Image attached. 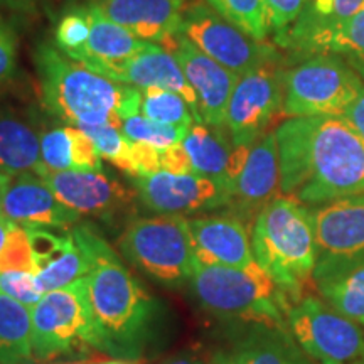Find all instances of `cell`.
<instances>
[{
  "label": "cell",
  "mask_w": 364,
  "mask_h": 364,
  "mask_svg": "<svg viewBox=\"0 0 364 364\" xmlns=\"http://www.w3.org/2000/svg\"><path fill=\"white\" fill-rule=\"evenodd\" d=\"M280 191L326 204L364 193V140L338 117H292L275 130Z\"/></svg>",
  "instance_id": "cell-1"
},
{
  "label": "cell",
  "mask_w": 364,
  "mask_h": 364,
  "mask_svg": "<svg viewBox=\"0 0 364 364\" xmlns=\"http://www.w3.org/2000/svg\"><path fill=\"white\" fill-rule=\"evenodd\" d=\"M71 233L88 263L85 280L97 349L120 359L139 358L157 334L159 302L93 228L75 225Z\"/></svg>",
  "instance_id": "cell-2"
},
{
  "label": "cell",
  "mask_w": 364,
  "mask_h": 364,
  "mask_svg": "<svg viewBox=\"0 0 364 364\" xmlns=\"http://www.w3.org/2000/svg\"><path fill=\"white\" fill-rule=\"evenodd\" d=\"M36 65L41 97L53 115L73 127H120L140 113V90L91 71L49 44L39 46Z\"/></svg>",
  "instance_id": "cell-3"
},
{
  "label": "cell",
  "mask_w": 364,
  "mask_h": 364,
  "mask_svg": "<svg viewBox=\"0 0 364 364\" xmlns=\"http://www.w3.org/2000/svg\"><path fill=\"white\" fill-rule=\"evenodd\" d=\"M255 262L285 295H297L317 265L312 213L292 196L273 198L253 225Z\"/></svg>",
  "instance_id": "cell-4"
},
{
  "label": "cell",
  "mask_w": 364,
  "mask_h": 364,
  "mask_svg": "<svg viewBox=\"0 0 364 364\" xmlns=\"http://www.w3.org/2000/svg\"><path fill=\"white\" fill-rule=\"evenodd\" d=\"M191 280L199 302L215 314L277 327L290 311L285 294L257 262L245 268L198 263Z\"/></svg>",
  "instance_id": "cell-5"
},
{
  "label": "cell",
  "mask_w": 364,
  "mask_h": 364,
  "mask_svg": "<svg viewBox=\"0 0 364 364\" xmlns=\"http://www.w3.org/2000/svg\"><path fill=\"white\" fill-rule=\"evenodd\" d=\"M118 247L127 260L166 284L193 279L199 263L189 223L179 215L134 220L120 236Z\"/></svg>",
  "instance_id": "cell-6"
},
{
  "label": "cell",
  "mask_w": 364,
  "mask_h": 364,
  "mask_svg": "<svg viewBox=\"0 0 364 364\" xmlns=\"http://www.w3.org/2000/svg\"><path fill=\"white\" fill-rule=\"evenodd\" d=\"M31 341L33 354L39 359L98 348L85 277L65 289L44 294L31 307Z\"/></svg>",
  "instance_id": "cell-7"
},
{
  "label": "cell",
  "mask_w": 364,
  "mask_h": 364,
  "mask_svg": "<svg viewBox=\"0 0 364 364\" xmlns=\"http://www.w3.org/2000/svg\"><path fill=\"white\" fill-rule=\"evenodd\" d=\"M364 81L339 54H312L285 73L284 117H338Z\"/></svg>",
  "instance_id": "cell-8"
},
{
  "label": "cell",
  "mask_w": 364,
  "mask_h": 364,
  "mask_svg": "<svg viewBox=\"0 0 364 364\" xmlns=\"http://www.w3.org/2000/svg\"><path fill=\"white\" fill-rule=\"evenodd\" d=\"M181 33L204 54L238 76L279 59L275 48L265 41L253 39L203 2L186 7Z\"/></svg>",
  "instance_id": "cell-9"
},
{
  "label": "cell",
  "mask_w": 364,
  "mask_h": 364,
  "mask_svg": "<svg viewBox=\"0 0 364 364\" xmlns=\"http://www.w3.org/2000/svg\"><path fill=\"white\" fill-rule=\"evenodd\" d=\"M285 70L280 59L241 75L228 103L225 127L235 145H253L284 108Z\"/></svg>",
  "instance_id": "cell-10"
},
{
  "label": "cell",
  "mask_w": 364,
  "mask_h": 364,
  "mask_svg": "<svg viewBox=\"0 0 364 364\" xmlns=\"http://www.w3.org/2000/svg\"><path fill=\"white\" fill-rule=\"evenodd\" d=\"M287 317L297 343L321 364H364V336L356 322L321 300H300Z\"/></svg>",
  "instance_id": "cell-11"
},
{
  "label": "cell",
  "mask_w": 364,
  "mask_h": 364,
  "mask_svg": "<svg viewBox=\"0 0 364 364\" xmlns=\"http://www.w3.org/2000/svg\"><path fill=\"white\" fill-rule=\"evenodd\" d=\"M162 48L174 54L186 80L194 90L198 97L199 120L208 125L225 127L228 103L240 76L204 54L182 33L167 39Z\"/></svg>",
  "instance_id": "cell-12"
},
{
  "label": "cell",
  "mask_w": 364,
  "mask_h": 364,
  "mask_svg": "<svg viewBox=\"0 0 364 364\" xmlns=\"http://www.w3.org/2000/svg\"><path fill=\"white\" fill-rule=\"evenodd\" d=\"M140 201L159 215H188L230 204V193L216 181L199 174L156 172L135 177Z\"/></svg>",
  "instance_id": "cell-13"
},
{
  "label": "cell",
  "mask_w": 364,
  "mask_h": 364,
  "mask_svg": "<svg viewBox=\"0 0 364 364\" xmlns=\"http://www.w3.org/2000/svg\"><path fill=\"white\" fill-rule=\"evenodd\" d=\"M54 194L80 216L112 218L130 208L135 194L103 171H41Z\"/></svg>",
  "instance_id": "cell-14"
},
{
  "label": "cell",
  "mask_w": 364,
  "mask_h": 364,
  "mask_svg": "<svg viewBox=\"0 0 364 364\" xmlns=\"http://www.w3.org/2000/svg\"><path fill=\"white\" fill-rule=\"evenodd\" d=\"M311 213L317 265H336L364 257V193L326 203Z\"/></svg>",
  "instance_id": "cell-15"
},
{
  "label": "cell",
  "mask_w": 364,
  "mask_h": 364,
  "mask_svg": "<svg viewBox=\"0 0 364 364\" xmlns=\"http://www.w3.org/2000/svg\"><path fill=\"white\" fill-rule=\"evenodd\" d=\"M2 218L26 230H71L80 215L65 206L36 172L9 176L2 198Z\"/></svg>",
  "instance_id": "cell-16"
},
{
  "label": "cell",
  "mask_w": 364,
  "mask_h": 364,
  "mask_svg": "<svg viewBox=\"0 0 364 364\" xmlns=\"http://www.w3.org/2000/svg\"><path fill=\"white\" fill-rule=\"evenodd\" d=\"M280 193L279 145L275 132H268L250 150L248 161L231 191L230 204L236 218L252 221Z\"/></svg>",
  "instance_id": "cell-17"
},
{
  "label": "cell",
  "mask_w": 364,
  "mask_h": 364,
  "mask_svg": "<svg viewBox=\"0 0 364 364\" xmlns=\"http://www.w3.org/2000/svg\"><path fill=\"white\" fill-rule=\"evenodd\" d=\"M98 75L107 76L118 83L135 86V88H164L181 95L193 110L194 120H199L198 97L186 80L184 71L174 54L164 49L162 46L149 43L142 51L117 65L107 66L98 71Z\"/></svg>",
  "instance_id": "cell-18"
},
{
  "label": "cell",
  "mask_w": 364,
  "mask_h": 364,
  "mask_svg": "<svg viewBox=\"0 0 364 364\" xmlns=\"http://www.w3.org/2000/svg\"><path fill=\"white\" fill-rule=\"evenodd\" d=\"M33 250L34 277L41 294L65 289L83 279L88 263L70 230H27Z\"/></svg>",
  "instance_id": "cell-19"
},
{
  "label": "cell",
  "mask_w": 364,
  "mask_h": 364,
  "mask_svg": "<svg viewBox=\"0 0 364 364\" xmlns=\"http://www.w3.org/2000/svg\"><path fill=\"white\" fill-rule=\"evenodd\" d=\"M189 0H91L90 7L139 39L162 46L181 33Z\"/></svg>",
  "instance_id": "cell-20"
},
{
  "label": "cell",
  "mask_w": 364,
  "mask_h": 364,
  "mask_svg": "<svg viewBox=\"0 0 364 364\" xmlns=\"http://www.w3.org/2000/svg\"><path fill=\"white\" fill-rule=\"evenodd\" d=\"M199 263L245 268L255 262L245 223L236 216H201L188 220Z\"/></svg>",
  "instance_id": "cell-21"
},
{
  "label": "cell",
  "mask_w": 364,
  "mask_h": 364,
  "mask_svg": "<svg viewBox=\"0 0 364 364\" xmlns=\"http://www.w3.org/2000/svg\"><path fill=\"white\" fill-rule=\"evenodd\" d=\"M86 9L91 22L90 39L80 53L73 54L71 59L90 68L91 71L98 73L103 68L125 61L149 44L147 41L139 39L125 27L107 19L90 6H86Z\"/></svg>",
  "instance_id": "cell-22"
},
{
  "label": "cell",
  "mask_w": 364,
  "mask_h": 364,
  "mask_svg": "<svg viewBox=\"0 0 364 364\" xmlns=\"http://www.w3.org/2000/svg\"><path fill=\"white\" fill-rule=\"evenodd\" d=\"M314 277L334 311L364 326V257L336 265H317Z\"/></svg>",
  "instance_id": "cell-23"
},
{
  "label": "cell",
  "mask_w": 364,
  "mask_h": 364,
  "mask_svg": "<svg viewBox=\"0 0 364 364\" xmlns=\"http://www.w3.org/2000/svg\"><path fill=\"white\" fill-rule=\"evenodd\" d=\"M193 164L194 174L209 177L221 184L228 193V166L235 144L226 127L194 122L181 142Z\"/></svg>",
  "instance_id": "cell-24"
},
{
  "label": "cell",
  "mask_w": 364,
  "mask_h": 364,
  "mask_svg": "<svg viewBox=\"0 0 364 364\" xmlns=\"http://www.w3.org/2000/svg\"><path fill=\"white\" fill-rule=\"evenodd\" d=\"M41 171H103L97 145L73 125L41 135Z\"/></svg>",
  "instance_id": "cell-25"
},
{
  "label": "cell",
  "mask_w": 364,
  "mask_h": 364,
  "mask_svg": "<svg viewBox=\"0 0 364 364\" xmlns=\"http://www.w3.org/2000/svg\"><path fill=\"white\" fill-rule=\"evenodd\" d=\"M41 167V136L26 118L11 108L0 107V172L21 174Z\"/></svg>",
  "instance_id": "cell-26"
},
{
  "label": "cell",
  "mask_w": 364,
  "mask_h": 364,
  "mask_svg": "<svg viewBox=\"0 0 364 364\" xmlns=\"http://www.w3.org/2000/svg\"><path fill=\"white\" fill-rule=\"evenodd\" d=\"M287 49L311 54H339L364 58V4L354 16L339 24H332L304 36Z\"/></svg>",
  "instance_id": "cell-27"
},
{
  "label": "cell",
  "mask_w": 364,
  "mask_h": 364,
  "mask_svg": "<svg viewBox=\"0 0 364 364\" xmlns=\"http://www.w3.org/2000/svg\"><path fill=\"white\" fill-rule=\"evenodd\" d=\"M33 356L31 309L0 292V364H21Z\"/></svg>",
  "instance_id": "cell-28"
},
{
  "label": "cell",
  "mask_w": 364,
  "mask_h": 364,
  "mask_svg": "<svg viewBox=\"0 0 364 364\" xmlns=\"http://www.w3.org/2000/svg\"><path fill=\"white\" fill-rule=\"evenodd\" d=\"M364 0H309L307 7L300 14L289 31L277 38V43L289 48L294 41L322 29V27L339 24L354 16L363 7Z\"/></svg>",
  "instance_id": "cell-29"
},
{
  "label": "cell",
  "mask_w": 364,
  "mask_h": 364,
  "mask_svg": "<svg viewBox=\"0 0 364 364\" xmlns=\"http://www.w3.org/2000/svg\"><path fill=\"white\" fill-rule=\"evenodd\" d=\"M140 113L157 124L186 130H189L196 122L193 110L181 95L154 86L140 90Z\"/></svg>",
  "instance_id": "cell-30"
},
{
  "label": "cell",
  "mask_w": 364,
  "mask_h": 364,
  "mask_svg": "<svg viewBox=\"0 0 364 364\" xmlns=\"http://www.w3.org/2000/svg\"><path fill=\"white\" fill-rule=\"evenodd\" d=\"M220 16L257 41H265L272 27L263 0H206Z\"/></svg>",
  "instance_id": "cell-31"
},
{
  "label": "cell",
  "mask_w": 364,
  "mask_h": 364,
  "mask_svg": "<svg viewBox=\"0 0 364 364\" xmlns=\"http://www.w3.org/2000/svg\"><path fill=\"white\" fill-rule=\"evenodd\" d=\"M81 130L97 145L100 157L113 164L117 169L125 172L127 176L136 177L134 156H132L134 142L124 134L120 127H81Z\"/></svg>",
  "instance_id": "cell-32"
},
{
  "label": "cell",
  "mask_w": 364,
  "mask_h": 364,
  "mask_svg": "<svg viewBox=\"0 0 364 364\" xmlns=\"http://www.w3.org/2000/svg\"><path fill=\"white\" fill-rule=\"evenodd\" d=\"M292 349L280 339L260 336L241 344L235 353L221 354L218 364H292Z\"/></svg>",
  "instance_id": "cell-33"
},
{
  "label": "cell",
  "mask_w": 364,
  "mask_h": 364,
  "mask_svg": "<svg viewBox=\"0 0 364 364\" xmlns=\"http://www.w3.org/2000/svg\"><path fill=\"white\" fill-rule=\"evenodd\" d=\"M122 130L132 142L147 145V147L157 150H166L172 145L181 144L186 132H188L186 129H179V127L157 124V122L144 117L142 113L127 117L122 122Z\"/></svg>",
  "instance_id": "cell-34"
},
{
  "label": "cell",
  "mask_w": 364,
  "mask_h": 364,
  "mask_svg": "<svg viewBox=\"0 0 364 364\" xmlns=\"http://www.w3.org/2000/svg\"><path fill=\"white\" fill-rule=\"evenodd\" d=\"M91 22L90 12L86 7H76L66 12L58 22L56 27V44L61 53L68 58L80 53L90 39Z\"/></svg>",
  "instance_id": "cell-35"
},
{
  "label": "cell",
  "mask_w": 364,
  "mask_h": 364,
  "mask_svg": "<svg viewBox=\"0 0 364 364\" xmlns=\"http://www.w3.org/2000/svg\"><path fill=\"white\" fill-rule=\"evenodd\" d=\"M2 272H33V250L26 228L14 225L11 235L0 252V273Z\"/></svg>",
  "instance_id": "cell-36"
},
{
  "label": "cell",
  "mask_w": 364,
  "mask_h": 364,
  "mask_svg": "<svg viewBox=\"0 0 364 364\" xmlns=\"http://www.w3.org/2000/svg\"><path fill=\"white\" fill-rule=\"evenodd\" d=\"M0 292L29 309L34 307L43 297L33 272H2L0 273Z\"/></svg>",
  "instance_id": "cell-37"
},
{
  "label": "cell",
  "mask_w": 364,
  "mask_h": 364,
  "mask_svg": "<svg viewBox=\"0 0 364 364\" xmlns=\"http://www.w3.org/2000/svg\"><path fill=\"white\" fill-rule=\"evenodd\" d=\"M263 2H265L272 31H275L279 38L299 19L300 14L307 7L309 0H263Z\"/></svg>",
  "instance_id": "cell-38"
},
{
  "label": "cell",
  "mask_w": 364,
  "mask_h": 364,
  "mask_svg": "<svg viewBox=\"0 0 364 364\" xmlns=\"http://www.w3.org/2000/svg\"><path fill=\"white\" fill-rule=\"evenodd\" d=\"M16 38L6 24L0 22V85L7 83L16 73Z\"/></svg>",
  "instance_id": "cell-39"
},
{
  "label": "cell",
  "mask_w": 364,
  "mask_h": 364,
  "mask_svg": "<svg viewBox=\"0 0 364 364\" xmlns=\"http://www.w3.org/2000/svg\"><path fill=\"white\" fill-rule=\"evenodd\" d=\"M161 167L164 172L171 174H193V164H191L188 154L181 144L161 152Z\"/></svg>",
  "instance_id": "cell-40"
},
{
  "label": "cell",
  "mask_w": 364,
  "mask_h": 364,
  "mask_svg": "<svg viewBox=\"0 0 364 364\" xmlns=\"http://www.w3.org/2000/svg\"><path fill=\"white\" fill-rule=\"evenodd\" d=\"M338 118L344 122L349 129L354 130L359 139L364 140V88L358 95L353 103H349L343 112L339 113Z\"/></svg>",
  "instance_id": "cell-41"
},
{
  "label": "cell",
  "mask_w": 364,
  "mask_h": 364,
  "mask_svg": "<svg viewBox=\"0 0 364 364\" xmlns=\"http://www.w3.org/2000/svg\"><path fill=\"white\" fill-rule=\"evenodd\" d=\"M41 0H0V6L12 9V11H19V12H31L36 11L38 4Z\"/></svg>",
  "instance_id": "cell-42"
},
{
  "label": "cell",
  "mask_w": 364,
  "mask_h": 364,
  "mask_svg": "<svg viewBox=\"0 0 364 364\" xmlns=\"http://www.w3.org/2000/svg\"><path fill=\"white\" fill-rule=\"evenodd\" d=\"M12 228H14V223L7 221L6 218H0V252H2L4 245H6V241L9 238V235H11Z\"/></svg>",
  "instance_id": "cell-43"
},
{
  "label": "cell",
  "mask_w": 364,
  "mask_h": 364,
  "mask_svg": "<svg viewBox=\"0 0 364 364\" xmlns=\"http://www.w3.org/2000/svg\"><path fill=\"white\" fill-rule=\"evenodd\" d=\"M343 58L349 63V66L358 73L359 78L364 81V58H358V56H343Z\"/></svg>",
  "instance_id": "cell-44"
},
{
  "label": "cell",
  "mask_w": 364,
  "mask_h": 364,
  "mask_svg": "<svg viewBox=\"0 0 364 364\" xmlns=\"http://www.w3.org/2000/svg\"><path fill=\"white\" fill-rule=\"evenodd\" d=\"M166 364H203L199 359L196 358H191V356H182V358H176V359H171V361H167Z\"/></svg>",
  "instance_id": "cell-45"
},
{
  "label": "cell",
  "mask_w": 364,
  "mask_h": 364,
  "mask_svg": "<svg viewBox=\"0 0 364 364\" xmlns=\"http://www.w3.org/2000/svg\"><path fill=\"white\" fill-rule=\"evenodd\" d=\"M7 179H9V174H2V172H0V218H2V198H4V191H6V186H7Z\"/></svg>",
  "instance_id": "cell-46"
},
{
  "label": "cell",
  "mask_w": 364,
  "mask_h": 364,
  "mask_svg": "<svg viewBox=\"0 0 364 364\" xmlns=\"http://www.w3.org/2000/svg\"><path fill=\"white\" fill-rule=\"evenodd\" d=\"M98 364H132L129 361H122V359H115V361H102Z\"/></svg>",
  "instance_id": "cell-47"
},
{
  "label": "cell",
  "mask_w": 364,
  "mask_h": 364,
  "mask_svg": "<svg viewBox=\"0 0 364 364\" xmlns=\"http://www.w3.org/2000/svg\"><path fill=\"white\" fill-rule=\"evenodd\" d=\"M292 364H304V363H300V361H295V359H294Z\"/></svg>",
  "instance_id": "cell-48"
},
{
  "label": "cell",
  "mask_w": 364,
  "mask_h": 364,
  "mask_svg": "<svg viewBox=\"0 0 364 364\" xmlns=\"http://www.w3.org/2000/svg\"><path fill=\"white\" fill-rule=\"evenodd\" d=\"M71 364H83V363H71Z\"/></svg>",
  "instance_id": "cell-49"
},
{
  "label": "cell",
  "mask_w": 364,
  "mask_h": 364,
  "mask_svg": "<svg viewBox=\"0 0 364 364\" xmlns=\"http://www.w3.org/2000/svg\"><path fill=\"white\" fill-rule=\"evenodd\" d=\"M213 364H218V361H216V359H215V361H213Z\"/></svg>",
  "instance_id": "cell-50"
}]
</instances>
